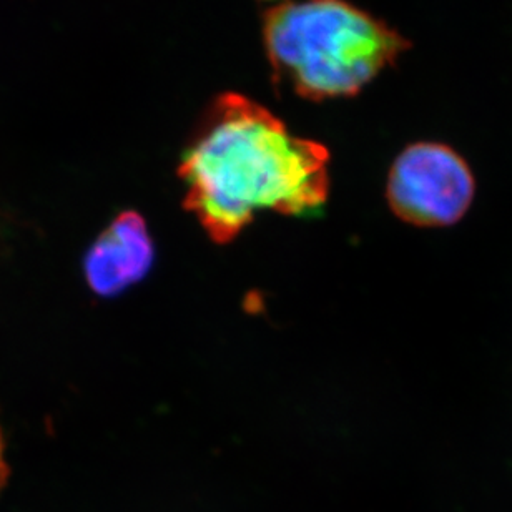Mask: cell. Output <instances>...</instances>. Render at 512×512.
Segmentation results:
<instances>
[{"label": "cell", "instance_id": "cell-5", "mask_svg": "<svg viewBox=\"0 0 512 512\" xmlns=\"http://www.w3.org/2000/svg\"><path fill=\"white\" fill-rule=\"evenodd\" d=\"M7 478H9V466L5 461L4 441H2V433H0V491L4 489Z\"/></svg>", "mask_w": 512, "mask_h": 512}, {"label": "cell", "instance_id": "cell-2", "mask_svg": "<svg viewBox=\"0 0 512 512\" xmlns=\"http://www.w3.org/2000/svg\"><path fill=\"white\" fill-rule=\"evenodd\" d=\"M263 42L276 79L306 100L358 95L411 49L348 0H280L265 10Z\"/></svg>", "mask_w": 512, "mask_h": 512}, {"label": "cell", "instance_id": "cell-1", "mask_svg": "<svg viewBox=\"0 0 512 512\" xmlns=\"http://www.w3.org/2000/svg\"><path fill=\"white\" fill-rule=\"evenodd\" d=\"M330 152L291 135L285 122L245 95L208 107L178 167L183 207L218 245L233 242L256 212H320L330 195Z\"/></svg>", "mask_w": 512, "mask_h": 512}, {"label": "cell", "instance_id": "cell-4", "mask_svg": "<svg viewBox=\"0 0 512 512\" xmlns=\"http://www.w3.org/2000/svg\"><path fill=\"white\" fill-rule=\"evenodd\" d=\"M153 258L155 248L142 215L120 213L85 256V280L95 295L112 298L143 280Z\"/></svg>", "mask_w": 512, "mask_h": 512}, {"label": "cell", "instance_id": "cell-3", "mask_svg": "<svg viewBox=\"0 0 512 512\" xmlns=\"http://www.w3.org/2000/svg\"><path fill=\"white\" fill-rule=\"evenodd\" d=\"M476 182L468 162L441 142L411 143L388 175L389 207L416 227H448L466 215Z\"/></svg>", "mask_w": 512, "mask_h": 512}]
</instances>
